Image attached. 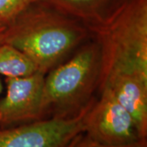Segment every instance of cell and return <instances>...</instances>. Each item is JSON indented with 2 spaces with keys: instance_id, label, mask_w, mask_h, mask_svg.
<instances>
[{
  "instance_id": "1",
  "label": "cell",
  "mask_w": 147,
  "mask_h": 147,
  "mask_svg": "<svg viewBox=\"0 0 147 147\" xmlns=\"http://www.w3.org/2000/svg\"><path fill=\"white\" fill-rule=\"evenodd\" d=\"M86 26L100 50L99 91L123 79L147 80V0H119Z\"/></svg>"
},
{
  "instance_id": "2",
  "label": "cell",
  "mask_w": 147,
  "mask_h": 147,
  "mask_svg": "<svg viewBox=\"0 0 147 147\" xmlns=\"http://www.w3.org/2000/svg\"><path fill=\"white\" fill-rule=\"evenodd\" d=\"M90 38L86 25L38 0L7 26L3 42L47 74Z\"/></svg>"
},
{
  "instance_id": "3",
  "label": "cell",
  "mask_w": 147,
  "mask_h": 147,
  "mask_svg": "<svg viewBox=\"0 0 147 147\" xmlns=\"http://www.w3.org/2000/svg\"><path fill=\"white\" fill-rule=\"evenodd\" d=\"M100 50L92 38L79 46L71 57L45 75L42 107L47 118L72 117L80 113L98 88Z\"/></svg>"
},
{
  "instance_id": "4",
  "label": "cell",
  "mask_w": 147,
  "mask_h": 147,
  "mask_svg": "<svg viewBox=\"0 0 147 147\" xmlns=\"http://www.w3.org/2000/svg\"><path fill=\"white\" fill-rule=\"evenodd\" d=\"M83 127L86 136L105 145H127L142 139L131 114L108 88L100 90L99 99L92 101Z\"/></svg>"
},
{
  "instance_id": "5",
  "label": "cell",
  "mask_w": 147,
  "mask_h": 147,
  "mask_svg": "<svg viewBox=\"0 0 147 147\" xmlns=\"http://www.w3.org/2000/svg\"><path fill=\"white\" fill-rule=\"evenodd\" d=\"M94 98L72 117L53 116L11 127H0V147H68L84 131V117Z\"/></svg>"
},
{
  "instance_id": "6",
  "label": "cell",
  "mask_w": 147,
  "mask_h": 147,
  "mask_svg": "<svg viewBox=\"0 0 147 147\" xmlns=\"http://www.w3.org/2000/svg\"><path fill=\"white\" fill-rule=\"evenodd\" d=\"M46 73L5 78L6 93L0 99V127H11L47 119L42 107Z\"/></svg>"
},
{
  "instance_id": "7",
  "label": "cell",
  "mask_w": 147,
  "mask_h": 147,
  "mask_svg": "<svg viewBox=\"0 0 147 147\" xmlns=\"http://www.w3.org/2000/svg\"><path fill=\"white\" fill-rule=\"evenodd\" d=\"M64 15L85 25L100 21L119 0H41Z\"/></svg>"
},
{
  "instance_id": "8",
  "label": "cell",
  "mask_w": 147,
  "mask_h": 147,
  "mask_svg": "<svg viewBox=\"0 0 147 147\" xmlns=\"http://www.w3.org/2000/svg\"><path fill=\"white\" fill-rule=\"evenodd\" d=\"M38 70L26 54L8 43L0 44V75L5 78L26 76Z\"/></svg>"
},
{
  "instance_id": "9",
  "label": "cell",
  "mask_w": 147,
  "mask_h": 147,
  "mask_svg": "<svg viewBox=\"0 0 147 147\" xmlns=\"http://www.w3.org/2000/svg\"><path fill=\"white\" fill-rule=\"evenodd\" d=\"M38 0H0V22L9 25Z\"/></svg>"
},
{
  "instance_id": "10",
  "label": "cell",
  "mask_w": 147,
  "mask_h": 147,
  "mask_svg": "<svg viewBox=\"0 0 147 147\" xmlns=\"http://www.w3.org/2000/svg\"><path fill=\"white\" fill-rule=\"evenodd\" d=\"M68 147H147V139H141L134 143L127 145L110 146L95 142L82 132L74 139Z\"/></svg>"
},
{
  "instance_id": "11",
  "label": "cell",
  "mask_w": 147,
  "mask_h": 147,
  "mask_svg": "<svg viewBox=\"0 0 147 147\" xmlns=\"http://www.w3.org/2000/svg\"><path fill=\"white\" fill-rule=\"evenodd\" d=\"M7 29V25L0 22V44L4 41Z\"/></svg>"
},
{
  "instance_id": "12",
  "label": "cell",
  "mask_w": 147,
  "mask_h": 147,
  "mask_svg": "<svg viewBox=\"0 0 147 147\" xmlns=\"http://www.w3.org/2000/svg\"><path fill=\"white\" fill-rule=\"evenodd\" d=\"M3 84L1 79H0V95L3 92Z\"/></svg>"
}]
</instances>
